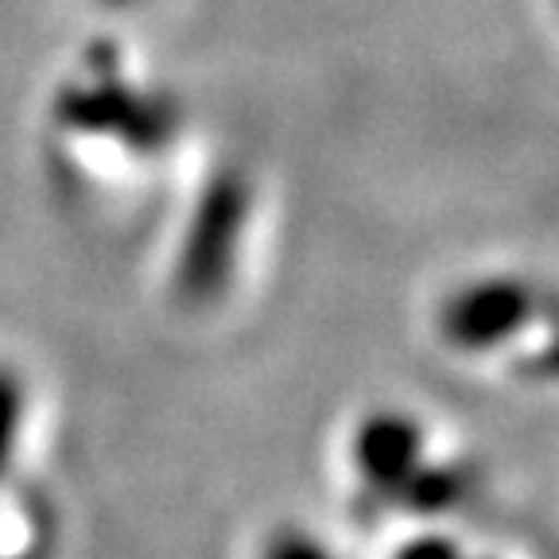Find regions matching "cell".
Instances as JSON below:
<instances>
[{
    "instance_id": "7a4b0ae2",
    "label": "cell",
    "mask_w": 559,
    "mask_h": 559,
    "mask_svg": "<svg viewBox=\"0 0 559 559\" xmlns=\"http://www.w3.org/2000/svg\"><path fill=\"white\" fill-rule=\"evenodd\" d=\"M144 234V276L159 311L187 326L226 323L269 280L280 245L276 179L249 148L202 136Z\"/></svg>"
},
{
    "instance_id": "6da1fadb",
    "label": "cell",
    "mask_w": 559,
    "mask_h": 559,
    "mask_svg": "<svg viewBox=\"0 0 559 559\" xmlns=\"http://www.w3.org/2000/svg\"><path fill=\"white\" fill-rule=\"evenodd\" d=\"M32 144L51 194L86 222L148 226L199 152L191 97L132 24H97L47 70Z\"/></svg>"
},
{
    "instance_id": "3957f363",
    "label": "cell",
    "mask_w": 559,
    "mask_h": 559,
    "mask_svg": "<svg viewBox=\"0 0 559 559\" xmlns=\"http://www.w3.org/2000/svg\"><path fill=\"white\" fill-rule=\"evenodd\" d=\"M419 342L459 377L536 393L556 384L559 299L544 272L516 261L454 269L419 304Z\"/></svg>"
},
{
    "instance_id": "52a82bcc",
    "label": "cell",
    "mask_w": 559,
    "mask_h": 559,
    "mask_svg": "<svg viewBox=\"0 0 559 559\" xmlns=\"http://www.w3.org/2000/svg\"><path fill=\"white\" fill-rule=\"evenodd\" d=\"M90 20L97 24H136L148 9H156V0H74Z\"/></svg>"
},
{
    "instance_id": "277c9868",
    "label": "cell",
    "mask_w": 559,
    "mask_h": 559,
    "mask_svg": "<svg viewBox=\"0 0 559 559\" xmlns=\"http://www.w3.org/2000/svg\"><path fill=\"white\" fill-rule=\"evenodd\" d=\"M338 466L358 506L436 521L466 506L478 486L474 459L436 412L416 401H366L342 424Z\"/></svg>"
},
{
    "instance_id": "8992f818",
    "label": "cell",
    "mask_w": 559,
    "mask_h": 559,
    "mask_svg": "<svg viewBox=\"0 0 559 559\" xmlns=\"http://www.w3.org/2000/svg\"><path fill=\"white\" fill-rule=\"evenodd\" d=\"M261 559H338V551L326 540L311 533V528H299V524H280L264 536Z\"/></svg>"
},
{
    "instance_id": "5b68a950",
    "label": "cell",
    "mask_w": 559,
    "mask_h": 559,
    "mask_svg": "<svg viewBox=\"0 0 559 559\" xmlns=\"http://www.w3.org/2000/svg\"><path fill=\"white\" fill-rule=\"evenodd\" d=\"M39 389L24 361L0 354V489L16 486L20 463L32 447Z\"/></svg>"
}]
</instances>
